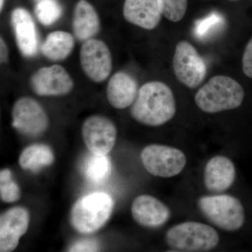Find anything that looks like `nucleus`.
I'll use <instances>...</instances> for the list:
<instances>
[{"label": "nucleus", "mask_w": 252, "mask_h": 252, "mask_svg": "<svg viewBox=\"0 0 252 252\" xmlns=\"http://www.w3.org/2000/svg\"><path fill=\"white\" fill-rule=\"evenodd\" d=\"M113 208L114 201L109 194L103 192L89 194L74 203L71 210V223L79 233H94L107 223Z\"/></svg>", "instance_id": "20e7f679"}, {"label": "nucleus", "mask_w": 252, "mask_h": 252, "mask_svg": "<svg viewBox=\"0 0 252 252\" xmlns=\"http://www.w3.org/2000/svg\"><path fill=\"white\" fill-rule=\"evenodd\" d=\"M220 238L215 228L196 221L179 223L167 230L165 241L173 252H209L218 246Z\"/></svg>", "instance_id": "7ed1b4c3"}, {"label": "nucleus", "mask_w": 252, "mask_h": 252, "mask_svg": "<svg viewBox=\"0 0 252 252\" xmlns=\"http://www.w3.org/2000/svg\"><path fill=\"white\" fill-rule=\"evenodd\" d=\"M34 13L41 24L49 26L61 18L63 8L56 0H41L36 4Z\"/></svg>", "instance_id": "4be33fe9"}, {"label": "nucleus", "mask_w": 252, "mask_h": 252, "mask_svg": "<svg viewBox=\"0 0 252 252\" xmlns=\"http://www.w3.org/2000/svg\"><path fill=\"white\" fill-rule=\"evenodd\" d=\"M131 214L138 224L152 228L162 226L171 216L166 205L155 197L145 194L139 195L132 202Z\"/></svg>", "instance_id": "4468645a"}, {"label": "nucleus", "mask_w": 252, "mask_h": 252, "mask_svg": "<svg viewBox=\"0 0 252 252\" xmlns=\"http://www.w3.org/2000/svg\"><path fill=\"white\" fill-rule=\"evenodd\" d=\"M112 171V163L107 155L91 153L84 162V172L86 179L92 183L99 184L107 180Z\"/></svg>", "instance_id": "412c9836"}, {"label": "nucleus", "mask_w": 252, "mask_h": 252, "mask_svg": "<svg viewBox=\"0 0 252 252\" xmlns=\"http://www.w3.org/2000/svg\"><path fill=\"white\" fill-rule=\"evenodd\" d=\"M36 1H41V0H36Z\"/></svg>", "instance_id": "7c9ffc66"}, {"label": "nucleus", "mask_w": 252, "mask_h": 252, "mask_svg": "<svg viewBox=\"0 0 252 252\" xmlns=\"http://www.w3.org/2000/svg\"><path fill=\"white\" fill-rule=\"evenodd\" d=\"M0 198L7 203H14L21 198V189L13 180L9 169H3L0 172Z\"/></svg>", "instance_id": "5701e85b"}, {"label": "nucleus", "mask_w": 252, "mask_h": 252, "mask_svg": "<svg viewBox=\"0 0 252 252\" xmlns=\"http://www.w3.org/2000/svg\"><path fill=\"white\" fill-rule=\"evenodd\" d=\"M230 1H237V0H230Z\"/></svg>", "instance_id": "c756f323"}, {"label": "nucleus", "mask_w": 252, "mask_h": 252, "mask_svg": "<svg viewBox=\"0 0 252 252\" xmlns=\"http://www.w3.org/2000/svg\"><path fill=\"white\" fill-rule=\"evenodd\" d=\"M123 14L127 22L152 31L161 21L160 0H125Z\"/></svg>", "instance_id": "dca6fc26"}, {"label": "nucleus", "mask_w": 252, "mask_h": 252, "mask_svg": "<svg viewBox=\"0 0 252 252\" xmlns=\"http://www.w3.org/2000/svg\"><path fill=\"white\" fill-rule=\"evenodd\" d=\"M4 4V0H0V10L2 11L3 6Z\"/></svg>", "instance_id": "c85d7f7f"}, {"label": "nucleus", "mask_w": 252, "mask_h": 252, "mask_svg": "<svg viewBox=\"0 0 252 252\" xmlns=\"http://www.w3.org/2000/svg\"><path fill=\"white\" fill-rule=\"evenodd\" d=\"M79 57L82 70L94 82H103L110 75L112 70V54L104 41L93 38L84 41Z\"/></svg>", "instance_id": "1a4fd4ad"}, {"label": "nucleus", "mask_w": 252, "mask_h": 252, "mask_svg": "<svg viewBox=\"0 0 252 252\" xmlns=\"http://www.w3.org/2000/svg\"><path fill=\"white\" fill-rule=\"evenodd\" d=\"M245 98L243 86L224 75L211 78L195 95V104L200 110L215 114L238 108Z\"/></svg>", "instance_id": "f03ea898"}, {"label": "nucleus", "mask_w": 252, "mask_h": 252, "mask_svg": "<svg viewBox=\"0 0 252 252\" xmlns=\"http://www.w3.org/2000/svg\"><path fill=\"white\" fill-rule=\"evenodd\" d=\"M198 205L205 218L220 229L236 231L245 224L243 204L233 195H205L198 199Z\"/></svg>", "instance_id": "39448f33"}, {"label": "nucleus", "mask_w": 252, "mask_h": 252, "mask_svg": "<svg viewBox=\"0 0 252 252\" xmlns=\"http://www.w3.org/2000/svg\"><path fill=\"white\" fill-rule=\"evenodd\" d=\"M74 35L81 41L92 39L100 30V21L94 6L86 0H79L72 18Z\"/></svg>", "instance_id": "a211bd4d"}, {"label": "nucleus", "mask_w": 252, "mask_h": 252, "mask_svg": "<svg viewBox=\"0 0 252 252\" xmlns=\"http://www.w3.org/2000/svg\"><path fill=\"white\" fill-rule=\"evenodd\" d=\"M32 89L38 95L61 96L72 91L74 81L59 64L41 67L31 78Z\"/></svg>", "instance_id": "9b49d317"}, {"label": "nucleus", "mask_w": 252, "mask_h": 252, "mask_svg": "<svg viewBox=\"0 0 252 252\" xmlns=\"http://www.w3.org/2000/svg\"><path fill=\"white\" fill-rule=\"evenodd\" d=\"M75 40L67 32L58 31L49 33L41 46V51L51 61H62L72 54Z\"/></svg>", "instance_id": "6ab92c4d"}, {"label": "nucleus", "mask_w": 252, "mask_h": 252, "mask_svg": "<svg viewBox=\"0 0 252 252\" xmlns=\"http://www.w3.org/2000/svg\"><path fill=\"white\" fill-rule=\"evenodd\" d=\"M81 133L86 147L96 155H107L117 140V127L112 121L102 116H91L86 119Z\"/></svg>", "instance_id": "9d476101"}, {"label": "nucleus", "mask_w": 252, "mask_h": 252, "mask_svg": "<svg viewBox=\"0 0 252 252\" xmlns=\"http://www.w3.org/2000/svg\"><path fill=\"white\" fill-rule=\"evenodd\" d=\"M99 250L98 242L94 239L78 240L68 249V252H97Z\"/></svg>", "instance_id": "a878e982"}, {"label": "nucleus", "mask_w": 252, "mask_h": 252, "mask_svg": "<svg viewBox=\"0 0 252 252\" xmlns=\"http://www.w3.org/2000/svg\"><path fill=\"white\" fill-rule=\"evenodd\" d=\"M8 59H9V49H8L7 44L1 36L0 38V60H1V64L7 63Z\"/></svg>", "instance_id": "cd10ccee"}, {"label": "nucleus", "mask_w": 252, "mask_h": 252, "mask_svg": "<svg viewBox=\"0 0 252 252\" xmlns=\"http://www.w3.org/2000/svg\"><path fill=\"white\" fill-rule=\"evenodd\" d=\"M11 26L20 52L26 58L37 54L39 36L32 16L23 8L18 7L11 13Z\"/></svg>", "instance_id": "ddd939ff"}, {"label": "nucleus", "mask_w": 252, "mask_h": 252, "mask_svg": "<svg viewBox=\"0 0 252 252\" xmlns=\"http://www.w3.org/2000/svg\"><path fill=\"white\" fill-rule=\"evenodd\" d=\"M177 106L173 92L161 81L146 83L139 89L130 114L143 125L157 127L175 117Z\"/></svg>", "instance_id": "f257e3e1"}, {"label": "nucleus", "mask_w": 252, "mask_h": 252, "mask_svg": "<svg viewBox=\"0 0 252 252\" xmlns=\"http://www.w3.org/2000/svg\"><path fill=\"white\" fill-rule=\"evenodd\" d=\"M138 91L137 81L132 76L124 72H117L107 84V99L114 108L126 109L135 102Z\"/></svg>", "instance_id": "f3484780"}, {"label": "nucleus", "mask_w": 252, "mask_h": 252, "mask_svg": "<svg viewBox=\"0 0 252 252\" xmlns=\"http://www.w3.org/2000/svg\"><path fill=\"white\" fill-rule=\"evenodd\" d=\"M54 162L52 149L46 144H32L26 147L20 155V166L25 170L37 172L42 167L49 166Z\"/></svg>", "instance_id": "aec40b11"}, {"label": "nucleus", "mask_w": 252, "mask_h": 252, "mask_svg": "<svg viewBox=\"0 0 252 252\" xmlns=\"http://www.w3.org/2000/svg\"><path fill=\"white\" fill-rule=\"evenodd\" d=\"M223 23V18L218 13H212L207 17L199 20L194 27V34L200 38H205L210 33L216 31Z\"/></svg>", "instance_id": "393cba45"}, {"label": "nucleus", "mask_w": 252, "mask_h": 252, "mask_svg": "<svg viewBox=\"0 0 252 252\" xmlns=\"http://www.w3.org/2000/svg\"><path fill=\"white\" fill-rule=\"evenodd\" d=\"M29 223V212L24 207H14L4 212L0 217V252L16 250Z\"/></svg>", "instance_id": "f8f14e48"}, {"label": "nucleus", "mask_w": 252, "mask_h": 252, "mask_svg": "<svg viewBox=\"0 0 252 252\" xmlns=\"http://www.w3.org/2000/svg\"><path fill=\"white\" fill-rule=\"evenodd\" d=\"M162 16L172 22L183 19L188 8V0H160Z\"/></svg>", "instance_id": "b1692460"}, {"label": "nucleus", "mask_w": 252, "mask_h": 252, "mask_svg": "<svg viewBox=\"0 0 252 252\" xmlns=\"http://www.w3.org/2000/svg\"><path fill=\"white\" fill-rule=\"evenodd\" d=\"M144 168L151 175L170 178L183 171L187 159L180 149L161 144H150L141 153Z\"/></svg>", "instance_id": "423d86ee"}, {"label": "nucleus", "mask_w": 252, "mask_h": 252, "mask_svg": "<svg viewBox=\"0 0 252 252\" xmlns=\"http://www.w3.org/2000/svg\"><path fill=\"white\" fill-rule=\"evenodd\" d=\"M243 70L247 77L252 79V38L249 41L244 51Z\"/></svg>", "instance_id": "bb28decb"}, {"label": "nucleus", "mask_w": 252, "mask_h": 252, "mask_svg": "<svg viewBox=\"0 0 252 252\" xmlns=\"http://www.w3.org/2000/svg\"><path fill=\"white\" fill-rule=\"evenodd\" d=\"M172 64L177 79L189 89H196L206 78V63L189 41L182 40L177 44Z\"/></svg>", "instance_id": "0eeeda50"}, {"label": "nucleus", "mask_w": 252, "mask_h": 252, "mask_svg": "<svg viewBox=\"0 0 252 252\" xmlns=\"http://www.w3.org/2000/svg\"><path fill=\"white\" fill-rule=\"evenodd\" d=\"M235 177L236 170L233 161L224 156H216L205 165L204 185L211 193H223L233 186Z\"/></svg>", "instance_id": "2eb2a0df"}, {"label": "nucleus", "mask_w": 252, "mask_h": 252, "mask_svg": "<svg viewBox=\"0 0 252 252\" xmlns=\"http://www.w3.org/2000/svg\"><path fill=\"white\" fill-rule=\"evenodd\" d=\"M12 126L28 137L42 135L49 127V117L40 104L30 97L18 99L12 109Z\"/></svg>", "instance_id": "6e6552de"}]
</instances>
